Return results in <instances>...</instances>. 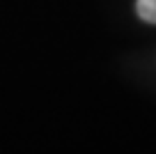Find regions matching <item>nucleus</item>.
<instances>
[{
    "label": "nucleus",
    "instance_id": "obj_1",
    "mask_svg": "<svg viewBox=\"0 0 156 154\" xmlns=\"http://www.w3.org/2000/svg\"><path fill=\"white\" fill-rule=\"evenodd\" d=\"M138 16L147 23H154L156 25V0H138Z\"/></svg>",
    "mask_w": 156,
    "mask_h": 154
}]
</instances>
